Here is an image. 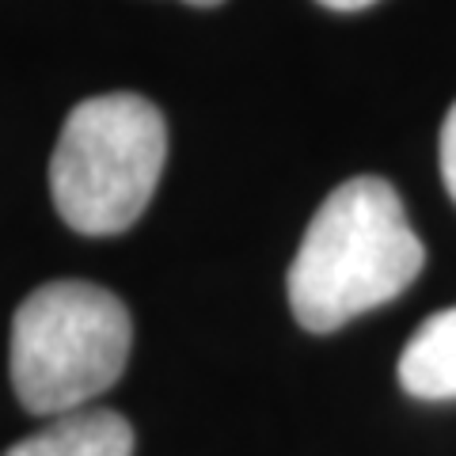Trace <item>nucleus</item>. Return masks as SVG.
Listing matches in <instances>:
<instances>
[{
	"label": "nucleus",
	"mask_w": 456,
	"mask_h": 456,
	"mask_svg": "<svg viewBox=\"0 0 456 456\" xmlns=\"http://www.w3.org/2000/svg\"><path fill=\"white\" fill-rule=\"evenodd\" d=\"M0 456H134V426L118 411H73Z\"/></svg>",
	"instance_id": "20e7f679"
},
{
	"label": "nucleus",
	"mask_w": 456,
	"mask_h": 456,
	"mask_svg": "<svg viewBox=\"0 0 456 456\" xmlns=\"http://www.w3.org/2000/svg\"><path fill=\"white\" fill-rule=\"evenodd\" d=\"M437 160H441V179H445V191L456 202V103L449 107L445 122H441V149H437Z\"/></svg>",
	"instance_id": "423d86ee"
},
{
	"label": "nucleus",
	"mask_w": 456,
	"mask_h": 456,
	"mask_svg": "<svg viewBox=\"0 0 456 456\" xmlns=\"http://www.w3.org/2000/svg\"><path fill=\"white\" fill-rule=\"evenodd\" d=\"M187 4H198V8H213V4H221V0H187Z\"/></svg>",
	"instance_id": "6e6552de"
},
{
	"label": "nucleus",
	"mask_w": 456,
	"mask_h": 456,
	"mask_svg": "<svg viewBox=\"0 0 456 456\" xmlns=\"http://www.w3.org/2000/svg\"><path fill=\"white\" fill-rule=\"evenodd\" d=\"M323 8H331V12H362L369 4H377V0H320Z\"/></svg>",
	"instance_id": "0eeeda50"
},
{
	"label": "nucleus",
	"mask_w": 456,
	"mask_h": 456,
	"mask_svg": "<svg viewBox=\"0 0 456 456\" xmlns=\"http://www.w3.org/2000/svg\"><path fill=\"white\" fill-rule=\"evenodd\" d=\"M399 384L419 399H456V305L415 327L399 354Z\"/></svg>",
	"instance_id": "39448f33"
},
{
	"label": "nucleus",
	"mask_w": 456,
	"mask_h": 456,
	"mask_svg": "<svg viewBox=\"0 0 456 456\" xmlns=\"http://www.w3.org/2000/svg\"><path fill=\"white\" fill-rule=\"evenodd\" d=\"M167 160V126L145 95L107 92L69 110L50 194L80 236H118L149 209Z\"/></svg>",
	"instance_id": "f03ea898"
},
{
	"label": "nucleus",
	"mask_w": 456,
	"mask_h": 456,
	"mask_svg": "<svg viewBox=\"0 0 456 456\" xmlns=\"http://www.w3.org/2000/svg\"><path fill=\"white\" fill-rule=\"evenodd\" d=\"M130 312L92 281H46L12 320V384L31 415H73L122 377Z\"/></svg>",
	"instance_id": "7ed1b4c3"
},
{
	"label": "nucleus",
	"mask_w": 456,
	"mask_h": 456,
	"mask_svg": "<svg viewBox=\"0 0 456 456\" xmlns=\"http://www.w3.org/2000/svg\"><path fill=\"white\" fill-rule=\"evenodd\" d=\"M426 263L388 179L358 175L323 198L289 263V308L305 331H335L395 301Z\"/></svg>",
	"instance_id": "f257e3e1"
}]
</instances>
